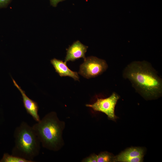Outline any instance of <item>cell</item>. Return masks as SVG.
<instances>
[{"mask_svg":"<svg viewBox=\"0 0 162 162\" xmlns=\"http://www.w3.org/2000/svg\"><path fill=\"white\" fill-rule=\"evenodd\" d=\"M122 76L129 80L136 91L146 99H154L162 94V79L147 61L130 62L123 70Z\"/></svg>","mask_w":162,"mask_h":162,"instance_id":"6da1fadb","label":"cell"},{"mask_svg":"<svg viewBox=\"0 0 162 162\" xmlns=\"http://www.w3.org/2000/svg\"><path fill=\"white\" fill-rule=\"evenodd\" d=\"M14 137L15 145L12 154L34 162V159L40 152V142L32 127L22 122L15 128Z\"/></svg>","mask_w":162,"mask_h":162,"instance_id":"7a4b0ae2","label":"cell"},{"mask_svg":"<svg viewBox=\"0 0 162 162\" xmlns=\"http://www.w3.org/2000/svg\"><path fill=\"white\" fill-rule=\"evenodd\" d=\"M62 125L56 113L52 112L32 127L43 147L56 151L59 149L61 142Z\"/></svg>","mask_w":162,"mask_h":162,"instance_id":"3957f363","label":"cell"},{"mask_svg":"<svg viewBox=\"0 0 162 162\" xmlns=\"http://www.w3.org/2000/svg\"><path fill=\"white\" fill-rule=\"evenodd\" d=\"M108 68L105 60L91 56L84 59V62L80 66L78 73L85 78L89 79L101 75Z\"/></svg>","mask_w":162,"mask_h":162,"instance_id":"277c9868","label":"cell"},{"mask_svg":"<svg viewBox=\"0 0 162 162\" xmlns=\"http://www.w3.org/2000/svg\"><path fill=\"white\" fill-rule=\"evenodd\" d=\"M119 97L115 92H113L109 97L105 98H98L92 104H87L86 106L92 109L95 111L105 114L110 118L115 120L116 117L115 114V109Z\"/></svg>","mask_w":162,"mask_h":162,"instance_id":"5b68a950","label":"cell"},{"mask_svg":"<svg viewBox=\"0 0 162 162\" xmlns=\"http://www.w3.org/2000/svg\"><path fill=\"white\" fill-rule=\"evenodd\" d=\"M144 151L140 147H131L114 157V161L122 162H140L143 159Z\"/></svg>","mask_w":162,"mask_h":162,"instance_id":"8992f818","label":"cell"},{"mask_svg":"<svg viewBox=\"0 0 162 162\" xmlns=\"http://www.w3.org/2000/svg\"><path fill=\"white\" fill-rule=\"evenodd\" d=\"M12 80L14 85L19 90L22 94L24 106L27 113L31 116L34 120L38 122L40 119L38 114L39 107L38 103L28 98L16 81L12 78Z\"/></svg>","mask_w":162,"mask_h":162,"instance_id":"52a82bcc","label":"cell"},{"mask_svg":"<svg viewBox=\"0 0 162 162\" xmlns=\"http://www.w3.org/2000/svg\"><path fill=\"white\" fill-rule=\"evenodd\" d=\"M88 47L78 40L74 42L67 50L64 62L74 61L81 58L85 59V54Z\"/></svg>","mask_w":162,"mask_h":162,"instance_id":"ba28073f","label":"cell"},{"mask_svg":"<svg viewBox=\"0 0 162 162\" xmlns=\"http://www.w3.org/2000/svg\"><path fill=\"white\" fill-rule=\"evenodd\" d=\"M50 62L56 72L60 76H68L72 78L75 80H79V77L77 73L70 70L67 66L66 62L56 58L51 59Z\"/></svg>","mask_w":162,"mask_h":162,"instance_id":"9c48e42d","label":"cell"},{"mask_svg":"<svg viewBox=\"0 0 162 162\" xmlns=\"http://www.w3.org/2000/svg\"><path fill=\"white\" fill-rule=\"evenodd\" d=\"M0 162H32L21 157L4 153Z\"/></svg>","mask_w":162,"mask_h":162,"instance_id":"30bf717a","label":"cell"},{"mask_svg":"<svg viewBox=\"0 0 162 162\" xmlns=\"http://www.w3.org/2000/svg\"><path fill=\"white\" fill-rule=\"evenodd\" d=\"M114 157L107 152H101L97 155V162L114 161Z\"/></svg>","mask_w":162,"mask_h":162,"instance_id":"8fae6325","label":"cell"},{"mask_svg":"<svg viewBox=\"0 0 162 162\" xmlns=\"http://www.w3.org/2000/svg\"><path fill=\"white\" fill-rule=\"evenodd\" d=\"M82 161L86 162H97V155L94 154H92L85 158Z\"/></svg>","mask_w":162,"mask_h":162,"instance_id":"7c38bea8","label":"cell"},{"mask_svg":"<svg viewBox=\"0 0 162 162\" xmlns=\"http://www.w3.org/2000/svg\"><path fill=\"white\" fill-rule=\"evenodd\" d=\"M64 0H50V4L54 7H56L59 2Z\"/></svg>","mask_w":162,"mask_h":162,"instance_id":"4fadbf2b","label":"cell"},{"mask_svg":"<svg viewBox=\"0 0 162 162\" xmlns=\"http://www.w3.org/2000/svg\"><path fill=\"white\" fill-rule=\"evenodd\" d=\"M10 0H0V7H2L6 5Z\"/></svg>","mask_w":162,"mask_h":162,"instance_id":"5bb4252c","label":"cell"}]
</instances>
